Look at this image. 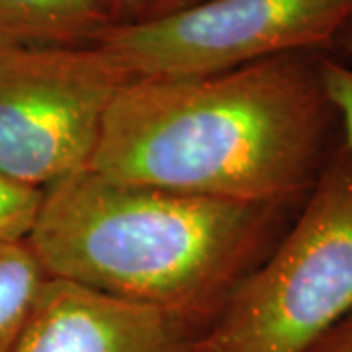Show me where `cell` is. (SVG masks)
I'll return each mask as SVG.
<instances>
[{"instance_id": "2", "label": "cell", "mask_w": 352, "mask_h": 352, "mask_svg": "<svg viewBox=\"0 0 352 352\" xmlns=\"http://www.w3.org/2000/svg\"><path fill=\"white\" fill-rule=\"evenodd\" d=\"M289 204L215 200L82 170L43 190L28 245L51 278L204 327Z\"/></svg>"}, {"instance_id": "9", "label": "cell", "mask_w": 352, "mask_h": 352, "mask_svg": "<svg viewBox=\"0 0 352 352\" xmlns=\"http://www.w3.org/2000/svg\"><path fill=\"white\" fill-rule=\"evenodd\" d=\"M41 198L43 190L0 175V243H18L30 237Z\"/></svg>"}, {"instance_id": "4", "label": "cell", "mask_w": 352, "mask_h": 352, "mask_svg": "<svg viewBox=\"0 0 352 352\" xmlns=\"http://www.w3.org/2000/svg\"><path fill=\"white\" fill-rule=\"evenodd\" d=\"M352 0H198L104 30L92 45L129 78L215 75L298 51L337 45Z\"/></svg>"}, {"instance_id": "12", "label": "cell", "mask_w": 352, "mask_h": 352, "mask_svg": "<svg viewBox=\"0 0 352 352\" xmlns=\"http://www.w3.org/2000/svg\"><path fill=\"white\" fill-rule=\"evenodd\" d=\"M113 10L118 16V22H131L145 18L153 12V8L161 0H112Z\"/></svg>"}, {"instance_id": "6", "label": "cell", "mask_w": 352, "mask_h": 352, "mask_svg": "<svg viewBox=\"0 0 352 352\" xmlns=\"http://www.w3.org/2000/svg\"><path fill=\"white\" fill-rule=\"evenodd\" d=\"M200 333L161 307L50 276L14 352H196Z\"/></svg>"}, {"instance_id": "5", "label": "cell", "mask_w": 352, "mask_h": 352, "mask_svg": "<svg viewBox=\"0 0 352 352\" xmlns=\"http://www.w3.org/2000/svg\"><path fill=\"white\" fill-rule=\"evenodd\" d=\"M127 80L98 45H0V175L45 190L88 170Z\"/></svg>"}, {"instance_id": "10", "label": "cell", "mask_w": 352, "mask_h": 352, "mask_svg": "<svg viewBox=\"0 0 352 352\" xmlns=\"http://www.w3.org/2000/svg\"><path fill=\"white\" fill-rule=\"evenodd\" d=\"M337 45L342 47L346 59H333L323 55L321 78L325 94L344 131V147L352 151V22L342 30Z\"/></svg>"}, {"instance_id": "13", "label": "cell", "mask_w": 352, "mask_h": 352, "mask_svg": "<svg viewBox=\"0 0 352 352\" xmlns=\"http://www.w3.org/2000/svg\"><path fill=\"white\" fill-rule=\"evenodd\" d=\"M192 2H198V0H161L149 16H155V14H163L170 12V10H176V8H182V6H188ZM147 18V16H145Z\"/></svg>"}, {"instance_id": "8", "label": "cell", "mask_w": 352, "mask_h": 352, "mask_svg": "<svg viewBox=\"0 0 352 352\" xmlns=\"http://www.w3.org/2000/svg\"><path fill=\"white\" fill-rule=\"evenodd\" d=\"M47 278L28 241L0 243V352H14Z\"/></svg>"}, {"instance_id": "7", "label": "cell", "mask_w": 352, "mask_h": 352, "mask_svg": "<svg viewBox=\"0 0 352 352\" xmlns=\"http://www.w3.org/2000/svg\"><path fill=\"white\" fill-rule=\"evenodd\" d=\"M113 24L112 0H0V45H92Z\"/></svg>"}, {"instance_id": "3", "label": "cell", "mask_w": 352, "mask_h": 352, "mask_svg": "<svg viewBox=\"0 0 352 352\" xmlns=\"http://www.w3.org/2000/svg\"><path fill=\"white\" fill-rule=\"evenodd\" d=\"M352 314V151L339 147L272 251L229 292L196 352H309Z\"/></svg>"}, {"instance_id": "1", "label": "cell", "mask_w": 352, "mask_h": 352, "mask_svg": "<svg viewBox=\"0 0 352 352\" xmlns=\"http://www.w3.org/2000/svg\"><path fill=\"white\" fill-rule=\"evenodd\" d=\"M325 51L186 78H131L108 108L90 170L110 180L245 204H292L327 163L337 118Z\"/></svg>"}, {"instance_id": "11", "label": "cell", "mask_w": 352, "mask_h": 352, "mask_svg": "<svg viewBox=\"0 0 352 352\" xmlns=\"http://www.w3.org/2000/svg\"><path fill=\"white\" fill-rule=\"evenodd\" d=\"M309 352H352V314L331 329Z\"/></svg>"}]
</instances>
